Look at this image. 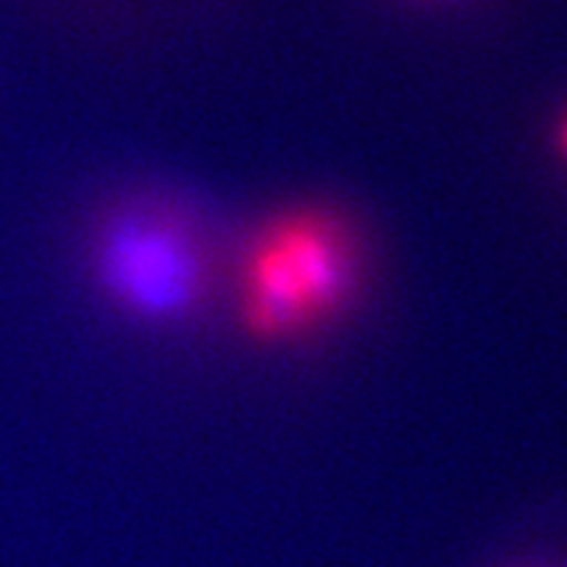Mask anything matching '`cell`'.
<instances>
[{"label":"cell","instance_id":"cell-1","mask_svg":"<svg viewBox=\"0 0 567 567\" xmlns=\"http://www.w3.org/2000/svg\"><path fill=\"white\" fill-rule=\"evenodd\" d=\"M358 234L334 210L295 208L260 226L239 268L237 313L255 342H289L334 321L358 295Z\"/></svg>","mask_w":567,"mask_h":567},{"label":"cell","instance_id":"cell-2","mask_svg":"<svg viewBox=\"0 0 567 567\" xmlns=\"http://www.w3.org/2000/svg\"><path fill=\"white\" fill-rule=\"evenodd\" d=\"M92 276L122 313L182 323L210 300L216 252L187 210L147 197L105 218L92 239Z\"/></svg>","mask_w":567,"mask_h":567},{"label":"cell","instance_id":"cell-3","mask_svg":"<svg viewBox=\"0 0 567 567\" xmlns=\"http://www.w3.org/2000/svg\"><path fill=\"white\" fill-rule=\"evenodd\" d=\"M502 567H563V565L547 563V559H517V563H507Z\"/></svg>","mask_w":567,"mask_h":567}]
</instances>
